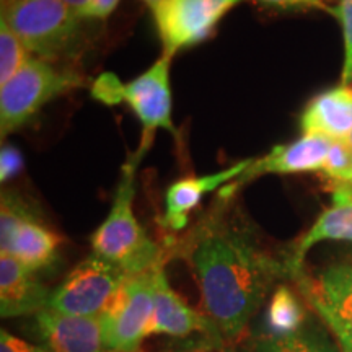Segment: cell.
<instances>
[{
    "label": "cell",
    "mask_w": 352,
    "mask_h": 352,
    "mask_svg": "<svg viewBox=\"0 0 352 352\" xmlns=\"http://www.w3.org/2000/svg\"><path fill=\"white\" fill-rule=\"evenodd\" d=\"M305 297L336 334L341 346L352 347V263L333 264L316 279L297 274Z\"/></svg>",
    "instance_id": "cell-10"
},
{
    "label": "cell",
    "mask_w": 352,
    "mask_h": 352,
    "mask_svg": "<svg viewBox=\"0 0 352 352\" xmlns=\"http://www.w3.org/2000/svg\"><path fill=\"white\" fill-rule=\"evenodd\" d=\"M39 336L52 352H109L98 316H77L44 308L36 314Z\"/></svg>",
    "instance_id": "cell-12"
},
{
    "label": "cell",
    "mask_w": 352,
    "mask_h": 352,
    "mask_svg": "<svg viewBox=\"0 0 352 352\" xmlns=\"http://www.w3.org/2000/svg\"><path fill=\"white\" fill-rule=\"evenodd\" d=\"M258 6L277 12H308L321 10L333 15V0H254ZM338 2V0H336Z\"/></svg>",
    "instance_id": "cell-23"
},
{
    "label": "cell",
    "mask_w": 352,
    "mask_h": 352,
    "mask_svg": "<svg viewBox=\"0 0 352 352\" xmlns=\"http://www.w3.org/2000/svg\"><path fill=\"white\" fill-rule=\"evenodd\" d=\"M245 0H164L152 10L164 54L196 46L210 38L220 20Z\"/></svg>",
    "instance_id": "cell-9"
},
{
    "label": "cell",
    "mask_w": 352,
    "mask_h": 352,
    "mask_svg": "<svg viewBox=\"0 0 352 352\" xmlns=\"http://www.w3.org/2000/svg\"><path fill=\"white\" fill-rule=\"evenodd\" d=\"M32 57L21 39L0 20V87L6 85Z\"/></svg>",
    "instance_id": "cell-20"
},
{
    "label": "cell",
    "mask_w": 352,
    "mask_h": 352,
    "mask_svg": "<svg viewBox=\"0 0 352 352\" xmlns=\"http://www.w3.org/2000/svg\"><path fill=\"white\" fill-rule=\"evenodd\" d=\"M303 134H316L329 140L352 138V87L338 85L321 91L303 109Z\"/></svg>",
    "instance_id": "cell-16"
},
{
    "label": "cell",
    "mask_w": 352,
    "mask_h": 352,
    "mask_svg": "<svg viewBox=\"0 0 352 352\" xmlns=\"http://www.w3.org/2000/svg\"><path fill=\"white\" fill-rule=\"evenodd\" d=\"M21 168V155L16 148H13L12 145H6L2 147V153H0V179L7 182L8 178H12Z\"/></svg>",
    "instance_id": "cell-25"
},
{
    "label": "cell",
    "mask_w": 352,
    "mask_h": 352,
    "mask_svg": "<svg viewBox=\"0 0 352 352\" xmlns=\"http://www.w3.org/2000/svg\"><path fill=\"white\" fill-rule=\"evenodd\" d=\"M252 162L253 158H246L217 173L189 176L175 182L165 192V214L162 217V226L171 232L184 230L189 223V214L201 204L202 197L223 184L239 179Z\"/></svg>",
    "instance_id": "cell-13"
},
{
    "label": "cell",
    "mask_w": 352,
    "mask_h": 352,
    "mask_svg": "<svg viewBox=\"0 0 352 352\" xmlns=\"http://www.w3.org/2000/svg\"><path fill=\"white\" fill-rule=\"evenodd\" d=\"M217 331L209 316L192 310L178 294L171 289L166 279L164 264L155 270V311H153L147 338L153 334H168L184 338L192 333Z\"/></svg>",
    "instance_id": "cell-14"
},
{
    "label": "cell",
    "mask_w": 352,
    "mask_h": 352,
    "mask_svg": "<svg viewBox=\"0 0 352 352\" xmlns=\"http://www.w3.org/2000/svg\"><path fill=\"white\" fill-rule=\"evenodd\" d=\"M333 201L334 204L320 214L289 256V267L294 277L303 271V259L311 246L324 240L352 241V201L344 197H333Z\"/></svg>",
    "instance_id": "cell-17"
},
{
    "label": "cell",
    "mask_w": 352,
    "mask_h": 352,
    "mask_svg": "<svg viewBox=\"0 0 352 352\" xmlns=\"http://www.w3.org/2000/svg\"><path fill=\"white\" fill-rule=\"evenodd\" d=\"M305 310L287 285H279L267 305L266 323L271 336H285L302 329Z\"/></svg>",
    "instance_id": "cell-18"
},
{
    "label": "cell",
    "mask_w": 352,
    "mask_h": 352,
    "mask_svg": "<svg viewBox=\"0 0 352 352\" xmlns=\"http://www.w3.org/2000/svg\"><path fill=\"white\" fill-rule=\"evenodd\" d=\"M256 352H341L329 340V336L318 328H302L300 331L285 336L259 338L254 342Z\"/></svg>",
    "instance_id": "cell-19"
},
{
    "label": "cell",
    "mask_w": 352,
    "mask_h": 352,
    "mask_svg": "<svg viewBox=\"0 0 352 352\" xmlns=\"http://www.w3.org/2000/svg\"><path fill=\"white\" fill-rule=\"evenodd\" d=\"M331 140L323 135L303 134L290 144L277 145L261 158H253L252 165L232 184L239 189L241 184L253 182L263 175H290L303 171H321L327 160Z\"/></svg>",
    "instance_id": "cell-11"
},
{
    "label": "cell",
    "mask_w": 352,
    "mask_h": 352,
    "mask_svg": "<svg viewBox=\"0 0 352 352\" xmlns=\"http://www.w3.org/2000/svg\"><path fill=\"white\" fill-rule=\"evenodd\" d=\"M83 85L80 74L59 69L54 63L32 56L23 67L0 87V134L19 131L57 96Z\"/></svg>",
    "instance_id": "cell-5"
},
{
    "label": "cell",
    "mask_w": 352,
    "mask_h": 352,
    "mask_svg": "<svg viewBox=\"0 0 352 352\" xmlns=\"http://www.w3.org/2000/svg\"><path fill=\"white\" fill-rule=\"evenodd\" d=\"M127 274L113 263L91 253L51 292L47 308L77 316H100L116 296Z\"/></svg>",
    "instance_id": "cell-8"
},
{
    "label": "cell",
    "mask_w": 352,
    "mask_h": 352,
    "mask_svg": "<svg viewBox=\"0 0 352 352\" xmlns=\"http://www.w3.org/2000/svg\"><path fill=\"white\" fill-rule=\"evenodd\" d=\"M0 20L34 57L57 64L80 51L85 20L63 0H0Z\"/></svg>",
    "instance_id": "cell-3"
},
{
    "label": "cell",
    "mask_w": 352,
    "mask_h": 352,
    "mask_svg": "<svg viewBox=\"0 0 352 352\" xmlns=\"http://www.w3.org/2000/svg\"><path fill=\"white\" fill-rule=\"evenodd\" d=\"M323 175L331 183L352 184V140H331L327 160L323 165Z\"/></svg>",
    "instance_id": "cell-21"
},
{
    "label": "cell",
    "mask_w": 352,
    "mask_h": 352,
    "mask_svg": "<svg viewBox=\"0 0 352 352\" xmlns=\"http://www.w3.org/2000/svg\"><path fill=\"white\" fill-rule=\"evenodd\" d=\"M121 0H88L87 7L83 8V20H107L116 10Z\"/></svg>",
    "instance_id": "cell-24"
},
{
    "label": "cell",
    "mask_w": 352,
    "mask_h": 352,
    "mask_svg": "<svg viewBox=\"0 0 352 352\" xmlns=\"http://www.w3.org/2000/svg\"><path fill=\"white\" fill-rule=\"evenodd\" d=\"M351 87H352V85H351Z\"/></svg>",
    "instance_id": "cell-30"
},
{
    "label": "cell",
    "mask_w": 352,
    "mask_h": 352,
    "mask_svg": "<svg viewBox=\"0 0 352 352\" xmlns=\"http://www.w3.org/2000/svg\"><path fill=\"white\" fill-rule=\"evenodd\" d=\"M63 239L36 217L33 208L15 192H2L0 206V254H10L30 271L51 266Z\"/></svg>",
    "instance_id": "cell-7"
},
{
    "label": "cell",
    "mask_w": 352,
    "mask_h": 352,
    "mask_svg": "<svg viewBox=\"0 0 352 352\" xmlns=\"http://www.w3.org/2000/svg\"><path fill=\"white\" fill-rule=\"evenodd\" d=\"M142 2L145 3V6H147L148 8H151V10H155V8L160 6L162 2H164V0H142Z\"/></svg>",
    "instance_id": "cell-28"
},
{
    "label": "cell",
    "mask_w": 352,
    "mask_h": 352,
    "mask_svg": "<svg viewBox=\"0 0 352 352\" xmlns=\"http://www.w3.org/2000/svg\"><path fill=\"white\" fill-rule=\"evenodd\" d=\"M171 59L173 57L162 54L151 69L127 83H122L111 72L101 74L91 83L90 94L108 107L127 103L142 122V142L152 144L157 129H165L176 135L178 131L171 120Z\"/></svg>",
    "instance_id": "cell-4"
},
{
    "label": "cell",
    "mask_w": 352,
    "mask_h": 352,
    "mask_svg": "<svg viewBox=\"0 0 352 352\" xmlns=\"http://www.w3.org/2000/svg\"><path fill=\"white\" fill-rule=\"evenodd\" d=\"M333 16L340 21L344 39V64H342L341 85H352V0H338Z\"/></svg>",
    "instance_id": "cell-22"
},
{
    "label": "cell",
    "mask_w": 352,
    "mask_h": 352,
    "mask_svg": "<svg viewBox=\"0 0 352 352\" xmlns=\"http://www.w3.org/2000/svg\"><path fill=\"white\" fill-rule=\"evenodd\" d=\"M151 144L140 142L121 168V178L113 196L111 210L91 235V250L113 263L127 276L140 274L164 264V250L153 241L134 214L135 176Z\"/></svg>",
    "instance_id": "cell-2"
},
{
    "label": "cell",
    "mask_w": 352,
    "mask_h": 352,
    "mask_svg": "<svg viewBox=\"0 0 352 352\" xmlns=\"http://www.w3.org/2000/svg\"><path fill=\"white\" fill-rule=\"evenodd\" d=\"M171 248L195 272L208 316L227 341L239 340L272 285L292 276L289 259L264 246L232 186Z\"/></svg>",
    "instance_id": "cell-1"
},
{
    "label": "cell",
    "mask_w": 352,
    "mask_h": 352,
    "mask_svg": "<svg viewBox=\"0 0 352 352\" xmlns=\"http://www.w3.org/2000/svg\"><path fill=\"white\" fill-rule=\"evenodd\" d=\"M0 352H52L47 347L30 344L20 338L7 333L6 329L0 331Z\"/></svg>",
    "instance_id": "cell-26"
},
{
    "label": "cell",
    "mask_w": 352,
    "mask_h": 352,
    "mask_svg": "<svg viewBox=\"0 0 352 352\" xmlns=\"http://www.w3.org/2000/svg\"><path fill=\"white\" fill-rule=\"evenodd\" d=\"M157 267L127 276L116 296L98 316L104 347L109 352H139L147 338L155 311Z\"/></svg>",
    "instance_id": "cell-6"
},
{
    "label": "cell",
    "mask_w": 352,
    "mask_h": 352,
    "mask_svg": "<svg viewBox=\"0 0 352 352\" xmlns=\"http://www.w3.org/2000/svg\"><path fill=\"white\" fill-rule=\"evenodd\" d=\"M341 352H352V347H347V346H341Z\"/></svg>",
    "instance_id": "cell-29"
},
{
    "label": "cell",
    "mask_w": 352,
    "mask_h": 352,
    "mask_svg": "<svg viewBox=\"0 0 352 352\" xmlns=\"http://www.w3.org/2000/svg\"><path fill=\"white\" fill-rule=\"evenodd\" d=\"M51 292L33 271L10 254H0V311L3 318L39 314L47 308Z\"/></svg>",
    "instance_id": "cell-15"
},
{
    "label": "cell",
    "mask_w": 352,
    "mask_h": 352,
    "mask_svg": "<svg viewBox=\"0 0 352 352\" xmlns=\"http://www.w3.org/2000/svg\"><path fill=\"white\" fill-rule=\"evenodd\" d=\"M63 2L65 3V6H69L70 8H72V10H76L78 15L82 16V12H83V8L87 7L88 0H63Z\"/></svg>",
    "instance_id": "cell-27"
}]
</instances>
